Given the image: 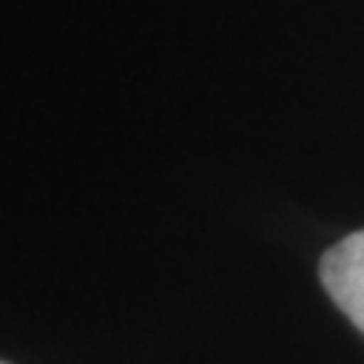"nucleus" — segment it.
Returning <instances> with one entry per match:
<instances>
[{"mask_svg":"<svg viewBox=\"0 0 364 364\" xmlns=\"http://www.w3.org/2000/svg\"><path fill=\"white\" fill-rule=\"evenodd\" d=\"M321 284L340 311L364 332V230L343 237L321 259Z\"/></svg>","mask_w":364,"mask_h":364,"instance_id":"nucleus-1","label":"nucleus"},{"mask_svg":"<svg viewBox=\"0 0 364 364\" xmlns=\"http://www.w3.org/2000/svg\"><path fill=\"white\" fill-rule=\"evenodd\" d=\"M0 364H3V362H0Z\"/></svg>","mask_w":364,"mask_h":364,"instance_id":"nucleus-2","label":"nucleus"}]
</instances>
